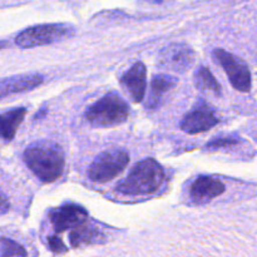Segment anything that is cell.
<instances>
[{
  "instance_id": "7",
  "label": "cell",
  "mask_w": 257,
  "mask_h": 257,
  "mask_svg": "<svg viewBox=\"0 0 257 257\" xmlns=\"http://www.w3.org/2000/svg\"><path fill=\"white\" fill-rule=\"evenodd\" d=\"M218 123L215 109L207 102H198L181 122V128L188 135H197L211 130Z\"/></svg>"
},
{
  "instance_id": "10",
  "label": "cell",
  "mask_w": 257,
  "mask_h": 257,
  "mask_svg": "<svg viewBox=\"0 0 257 257\" xmlns=\"http://www.w3.org/2000/svg\"><path fill=\"white\" fill-rule=\"evenodd\" d=\"M120 84L133 102H142L147 87V69L145 64L142 62L133 64L131 69L120 78Z\"/></svg>"
},
{
  "instance_id": "20",
  "label": "cell",
  "mask_w": 257,
  "mask_h": 257,
  "mask_svg": "<svg viewBox=\"0 0 257 257\" xmlns=\"http://www.w3.org/2000/svg\"><path fill=\"white\" fill-rule=\"evenodd\" d=\"M8 47V43L7 42H0V49H3V48Z\"/></svg>"
},
{
  "instance_id": "4",
  "label": "cell",
  "mask_w": 257,
  "mask_h": 257,
  "mask_svg": "<svg viewBox=\"0 0 257 257\" xmlns=\"http://www.w3.org/2000/svg\"><path fill=\"white\" fill-rule=\"evenodd\" d=\"M130 162V153L122 148L107 150L94 158L89 167V178L93 182L105 183L124 171Z\"/></svg>"
},
{
  "instance_id": "9",
  "label": "cell",
  "mask_w": 257,
  "mask_h": 257,
  "mask_svg": "<svg viewBox=\"0 0 257 257\" xmlns=\"http://www.w3.org/2000/svg\"><path fill=\"white\" fill-rule=\"evenodd\" d=\"M88 213L83 207L73 203H67L50 212V221L57 232H63L69 228H77L87 223Z\"/></svg>"
},
{
  "instance_id": "21",
  "label": "cell",
  "mask_w": 257,
  "mask_h": 257,
  "mask_svg": "<svg viewBox=\"0 0 257 257\" xmlns=\"http://www.w3.org/2000/svg\"><path fill=\"white\" fill-rule=\"evenodd\" d=\"M151 2H153V3H162V2H165V0H151Z\"/></svg>"
},
{
  "instance_id": "19",
  "label": "cell",
  "mask_w": 257,
  "mask_h": 257,
  "mask_svg": "<svg viewBox=\"0 0 257 257\" xmlns=\"http://www.w3.org/2000/svg\"><path fill=\"white\" fill-rule=\"evenodd\" d=\"M8 210H9V201H8L7 196L0 190V213L7 212Z\"/></svg>"
},
{
  "instance_id": "3",
  "label": "cell",
  "mask_w": 257,
  "mask_h": 257,
  "mask_svg": "<svg viewBox=\"0 0 257 257\" xmlns=\"http://www.w3.org/2000/svg\"><path fill=\"white\" fill-rule=\"evenodd\" d=\"M130 115V107L123 98L115 93L104 95L90 105L85 118L94 127H114L124 123Z\"/></svg>"
},
{
  "instance_id": "17",
  "label": "cell",
  "mask_w": 257,
  "mask_h": 257,
  "mask_svg": "<svg viewBox=\"0 0 257 257\" xmlns=\"http://www.w3.org/2000/svg\"><path fill=\"white\" fill-rule=\"evenodd\" d=\"M0 256L2 257H27L24 247L9 238L0 237Z\"/></svg>"
},
{
  "instance_id": "14",
  "label": "cell",
  "mask_w": 257,
  "mask_h": 257,
  "mask_svg": "<svg viewBox=\"0 0 257 257\" xmlns=\"http://www.w3.org/2000/svg\"><path fill=\"white\" fill-rule=\"evenodd\" d=\"M27 109L23 107L8 110L0 114V138L5 141H12L17 133L18 127L24 119Z\"/></svg>"
},
{
  "instance_id": "16",
  "label": "cell",
  "mask_w": 257,
  "mask_h": 257,
  "mask_svg": "<svg viewBox=\"0 0 257 257\" xmlns=\"http://www.w3.org/2000/svg\"><path fill=\"white\" fill-rule=\"evenodd\" d=\"M102 237L100 232L95 228L89 227L87 223L79 226L77 228H73L72 233H70V242H72L73 247H78L82 243H92L99 241Z\"/></svg>"
},
{
  "instance_id": "2",
  "label": "cell",
  "mask_w": 257,
  "mask_h": 257,
  "mask_svg": "<svg viewBox=\"0 0 257 257\" xmlns=\"http://www.w3.org/2000/svg\"><path fill=\"white\" fill-rule=\"evenodd\" d=\"M165 181V171L157 161L147 158L133 167L125 180L117 186L119 193L127 196H146L155 193Z\"/></svg>"
},
{
  "instance_id": "12",
  "label": "cell",
  "mask_w": 257,
  "mask_h": 257,
  "mask_svg": "<svg viewBox=\"0 0 257 257\" xmlns=\"http://www.w3.org/2000/svg\"><path fill=\"white\" fill-rule=\"evenodd\" d=\"M43 83V75L40 74H23L10 77L0 80V98L17 93L28 92L39 87Z\"/></svg>"
},
{
  "instance_id": "1",
  "label": "cell",
  "mask_w": 257,
  "mask_h": 257,
  "mask_svg": "<svg viewBox=\"0 0 257 257\" xmlns=\"http://www.w3.org/2000/svg\"><path fill=\"white\" fill-rule=\"evenodd\" d=\"M24 162L42 182L50 183L62 176L65 165L64 152L52 141H38L24 151Z\"/></svg>"
},
{
  "instance_id": "18",
  "label": "cell",
  "mask_w": 257,
  "mask_h": 257,
  "mask_svg": "<svg viewBox=\"0 0 257 257\" xmlns=\"http://www.w3.org/2000/svg\"><path fill=\"white\" fill-rule=\"evenodd\" d=\"M49 246L54 252L60 253V252H64L67 250V247L64 246V243L62 242V240L58 237H50L49 238Z\"/></svg>"
},
{
  "instance_id": "8",
  "label": "cell",
  "mask_w": 257,
  "mask_h": 257,
  "mask_svg": "<svg viewBox=\"0 0 257 257\" xmlns=\"http://www.w3.org/2000/svg\"><path fill=\"white\" fill-rule=\"evenodd\" d=\"M196 54L191 47L186 44H172L160 53L158 64L170 72L185 73L195 63Z\"/></svg>"
},
{
  "instance_id": "11",
  "label": "cell",
  "mask_w": 257,
  "mask_h": 257,
  "mask_svg": "<svg viewBox=\"0 0 257 257\" xmlns=\"http://www.w3.org/2000/svg\"><path fill=\"white\" fill-rule=\"evenodd\" d=\"M225 192V185L215 177L202 176L198 177L191 186V197L197 203H206L212 201Z\"/></svg>"
},
{
  "instance_id": "6",
  "label": "cell",
  "mask_w": 257,
  "mask_h": 257,
  "mask_svg": "<svg viewBox=\"0 0 257 257\" xmlns=\"http://www.w3.org/2000/svg\"><path fill=\"white\" fill-rule=\"evenodd\" d=\"M213 58L220 63L228 75L231 84L240 92H248L251 88V73L243 60L222 49H216Z\"/></svg>"
},
{
  "instance_id": "5",
  "label": "cell",
  "mask_w": 257,
  "mask_h": 257,
  "mask_svg": "<svg viewBox=\"0 0 257 257\" xmlns=\"http://www.w3.org/2000/svg\"><path fill=\"white\" fill-rule=\"evenodd\" d=\"M74 34L73 27L67 24H42L23 30L15 39L20 48H34L53 44Z\"/></svg>"
},
{
  "instance_id": "13",
  "label": "cell",
  "mask_w": 257,
  "mask_h": 257,
  "mask_svg": "<svg viewBox=\"0 0 257 257\" xmlns=\"http://www.w3.org/2000/svg\"><path fill=\"white\" fill-rule=\"evenodd\" d=\"M178 84V79L176 77L167 74L155 75L151 83V92L148 95V100L146 103L148 108H156L161 104L163 97L171 92Z\"/></svg>"
},
{
  "instance_id": "15",
  "label": "cell",
  "mask_w": 257,
  "mask_h": 257,
  "mask_svg": "<svg viewBox=\"0 0 257 257\" xmlns=\"http://www.w3.org/2000/svg\"><path fill=\"white\" fill-rule=\"evenodd\" d=\"M195 84L196 87L203 92L212 93L215 95H221V85L216 80L210 69L206 67H200L195 73Z\"/></svg>"
}]
</instances>
